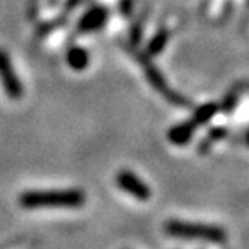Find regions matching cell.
Listing matches in <instances>:
<instances>
[{"mask_svg":"<svg viewBox=\"0 0 249 249\" xmlns=\"http://www.w3.org/2000/svg\"><path fill=\"white\" fill-rule=\"evenodd\" d=\"M19 206L26 209L36 207H81L86 196L81 189H44L24 191L19 194Z\"/></svg>","mask_w":249,"mask_h":249,"instance_id":"1","label":"cell"},{"mask_svg":"<svg viewBox=\"0 0 249 249\" xmlns=\"http://www.w3.org/2000/svg\"><path fill=\"white\" fill-rule=\"evenodd\" d=\"M165 231L170 236L185 238V240H201L211 243H225L227 233L218 227L202 225V223H188L180 220H170L165 223Z\"/></svg>","mask_w":249,"mask_h":249,"instance_id":"2","label":"cell"},{"mask_svg":"<svg viewBox=\"0 0 249 249\" xmlns=\"http://www.w3.org/2000/svg\"><path fill=\"white\" fill-rule=\"evenodd\" d=\"M136 58L139 60V63L142 65L144 74H146L149 84H151L157 92H160V96L165 97L167 101H170L173 106H178V107H189L191 106V102H189L186 97H183L181 94L175 92L170 86H168L165 78H163V74L159 71L157 67H154L151 60H149V55L144 57V53H136Z\"/></svg>","mask_w":249,"mask_h":249,"instance_id":"3","label":"cell"},{"mask_svg":"<svg viewBox=\"0 0 249 249\" xmlns=\"http://www.w3.org/2000/svg\"><path fill=\"white\" fill-rule=\"evenodd\" d=\"M0 83H2L3 91L8 99L19 101L23 97V84L19 81L18 74L15 73L8 53L2 49H0Z\"/></svg>","mask_w":249,"mask_h":249,"instance_id":"4","label":"cell"},{"mask_svg":"<svg viewBox=\"0 0 249 249\" xmlns=\"http://www.w3.org/2000/svg\"><path fill=\"white\" fill-rule=\"evenodd\" d=\"M117 186L123 189L124 193L131 194L138 201H149L151 197V189L144 183L141 178H138L133 172L129 170H120L115 177Z\"/></svg>","mask_w":249,"mask_h":249,"instance_id":"5","label":"cell"},{"mask_svg":"<svg viewBox=\"0 0 249 249\" xmlns=\"http://www.w3.org/2000/svg\"><path fill=\"white\" fill-rule=\"evenodd\" d=\"M108 12L107 7H102V5H94L88 10L86 13L79 18L78 21V33H96L99 29H102L108 21Z\"/></svg>","mask_w":249,"mask_h":249,"instance_id":"6","label":"cell"},{"mask_svg":"<svg viewBox=\"0 0 249 249\" xmlns=\"http://www.w3.org/2000/svg\"><path fill=\"white\" fill-rule=\"evenodd\" d=\"M196 123L193 120L185 122V123H180V124H175L173 128L168 129L167 133V138L168 141L177 144V146H185V144L191 139L194 129H196Z\"/></svg>","mask_w":249,"mask_h":249,"instance_id":"7","label":"cell"},{"mask_svg":"<svg viewBox=\"0 0 249 249\" xmlns=\"http://www.w3.org/2000/svg\"><path fill=\"white\" fill-rule=\"evenodd\" d=\"M67 63L70 65V68L74 70V71H83V70H86L89 65L88 51L79 46L70 47L67 52Z\"/></svg>","mask_w":249,"mask_h":249,"instance_id":"8","label":"cell"},{"mask_svg":"<svg viewBox=\"0 0 249 249\" xmlns=\"http://www.w3.org/2000/svg\"><path fill=\"white\" fill-rule=\"evenodd\" d=\"M168 39H170V31H168L167 28H160L152 36L151 41H149L147 47H146V55H149V57L159 55V53H160L163 49H165Z\"/></svg>","mask_w":249,"mask_h":249,"instance_id":"9","label":"cell"},{"mask_svg":"<svg viewBox=\"0 0 249 249\" xmlns=\"http://www.w3.org/2000/svg\"><path fill=\"white\" fill-rule=\"evenodd\" d=\"M218 110H220V106H218V104H215V102L204 104V106L196 108V112H194V115H193L191 120L196 123V126H199V124L207 123L213 115H215Z\"/></svg>","mask_w":249,"mask_h":249,"instance_id":"10","label":"cell"},{"mask_svg":"<svg viewBox=\"0 0 249 249\" xmlns=\"http://www.w3.org/2000/svg\"><path fill=\"white\" fill-rule=\"evenodd\" d=\"M67 23H68V17L65 13H62V15H58L55 19H52V21H46V23L39 24V28L36 31V36L37 37H44V36H47V34H51L52 31H55V29L65 26Z\"/></svg>","mask_w":249,"mask_h":249,"instance_id":"11","label":"cell"},{"mask_svg":"<svg viewBox=\"0 0 249 249\" xmlns=\"http://www.w3.org/2000/svg\"><path fill=\"white\" fill-rule=\"evenodd\" d=\"M141 37H142V29H141V21H138L136 24L133 26L131 29V33H129V41H131V44H136L141 41Z\"/></svg>","mask_w":249,"mask_h":249,"instance_id":"12","label":"cell"},{"mask_svg":"<svg viewBox=\"0 0 249 249\" xmlns=\"http://www.w3.org/2000/svg\"><path fill=\"white\" fill-rule=\"evenodd\" d=\"M227 136V128L223 126H217V128H212L211 133H209V141H220Z\"/></svg>","mask_w":249,"mask_h":249,"instance_id":"13","label":"cell"},{"mask_svg":"<svg viewBox=\"0 0 249 249\" xmlns=\"http://www.w3.org/2000/svg\"><path fill=\"white\" fill-rule=\"evenodd\" d=\"M120 12L124 18H129L133 13V0H122L120 2Z\"/></svg>","mask_w":249,"mask_h":249,"instance_id":"14","label":"cell"},{"mask_svg":"<svg viewBox=\"0 0 249 249\" xmlns=\"http://www.w3.org/2000/svg\"><path fill=\"white\" fill-rule=\"evenodd\" d=\"M235 104H236V97L231 94V96H228L225 99V102H223L222 106H220V110H223V112H231L233 108H235Z\"/></svg>","mask_w":249,"mask_h":249,"instance_id":"15","label":"cell"},{"mask_svg":"<svg viewBox=\"0 0 249 249\" xmlns=\"http://www.w3.org/2000/svg\"><path fill=\"white\" fill-rule=\"evenodd\" d=\"M81 3H83V0H67V2H65V7H63V13L68 15L71 10H74L78 5H81Z\"/></svg>","mask_w":249,"mask_h":249,"instance_id":"16","label":"cell"},{"mask_svg":"<svg viewBox=\"0 0 249 249\" xmlns=\"http://www.w3.org/2000/svg\"><path fill=\"white\" fill-rule=\"evenodd\" d=\"M246 141H248V144H249V133H248V136H246Z\"/></svg>","mask_w":249,"mask_h":249,"instance_id":"17","label":"cell"}]
</instances>
